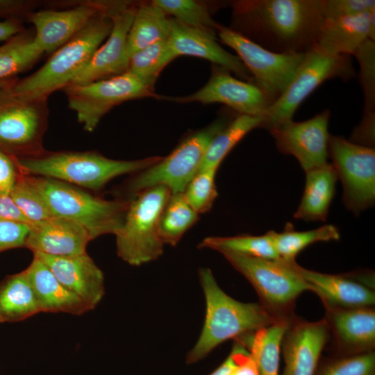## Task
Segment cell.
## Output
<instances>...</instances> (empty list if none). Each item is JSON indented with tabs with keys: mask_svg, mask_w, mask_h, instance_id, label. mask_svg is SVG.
Instances as JSON below:
<instances>
[{
	"mask_svg": "<svg viewBox=\"0 0 375 375\" xmlns=\"http://www.w3.org/2000/svg\"><path fill=\"white\" fill-rule=\"evenodd\" d=\"M323 0H249L232 3L241 35L278 53H304L324 20Z\"/></svg>",
	"mask_w": 375,
	"mask_h": 375,
	"instance_id": "cell-1",
	"label": "cell"
},
{
	"mask_svg": "<svg viewBox=\"0 0 375 375\" xmlns=\"http://www.w3.org/2000/svg\"><path fill=\"white\" fill-rule=\"evenodd\" d=\"M206 312L201 333L187 356V363H194L206 356L226 340H240L278 321L259 303H244L234 299L217 284L208 268L199 270Z\"/></svg>",
	"mask_w": 375,
	"mask_h": 375,
	"instance_id": "cell-2",
	"label": "cell"
},
{
	"mask_svg": "<svg viewBox=\"0 0 375 375\" xmlns=\"http://www.w3.org/2000/svg\"><path fill=\"white\" fill-rule=\"evenodd\" d=\"M112 26L111 19L103 7L101 13L51 54L40 69L24 78H17L7 92L26 99H48L51 94L67 86L87 65L109 35Z\"/></svg>",
	"mask_w": 375,
	"mask_h": 375,
	"instance_id": "cell-3",
	"label": "cell"
},
{
	"mask_svg": "<svg viewBox=\"0 0 375 375\" xmlns=\"http://www.w3.org/2000/svg\"><path fill=\"white\" fill-rule=\"evenodd\" d=\"M15 158L24 174L53 178L98 190L112 178L140 172L158 162L162 157L123 160L110 159L94 151H46L37 157Z\"/></svg>",
	"mask_w": 375,
	"mask_h": 375,
	"instance_id": "cell-4",
	"label": "cell"
},
{
	"mask_svg": "<svg viewBox=\"0 0 375 375\" xmlns=\"http://www.w3.org/2000/svg\"><path fill=\"white\" fill-rule=\"evenodd\" d=\"M27 176L54 217L80 224L92 240L105 234L115 235L122 227L129 202L106 200L58 180Z\"/></svg>",
	"mask_w": 375,
	"mask_h": 375,
	"instance_id": "cell-5",
	"label": "cell"
},
{
	"mask_svg": "<svg viewBox=\"0 0 375 375\" xmlns=\"http://www.w3.org/2000/svg\"><path fill=\"white\" fill-rule=\"evenodd\" d=\"M252 285L260 303L279 320L295 315V301L308 286L298 270V264L231 252L221 253Z\"/></svg>",
	"mask_w": 375,
	"mask_h": 375,
	"instance_id": "cell-6",
	"label": "cell"
},
{
	"mask_svg": "<svg viewBox=\"0 0 375 375\" xmlns=\"http://www.w3.org/2000/svg\"><path fill=\"white\" fill-rule=\"evenodd\" d=\"M171 194L168 188L156 186L136 194L129 202L123 224L115 234L117 254L129 265H141L162 253L159 220Z\"/></svg>",
	"mask_w": 375,
	"mask_h": 375,
	"instance_id": "cell-7",
	"label": "cell"
},
{
	"mask_svg": "<svg viewBox=\"0 0 375 375\" xmlns=\"http://www.w3.org/2000/svg\"><path fill=\"white\" fill-rule=\"evenodd\" d=\"M227 124L219 119L183 140L169 156L140 172L127 185L134 196L150 188L163 186L172 193H183L199 172L212 138Z\"/></svg>",
	"mask_w": 375,
	"mask_h": 375,
	"instance_id": "cell-8",
	"label": "cell"
},
{
	"mask_svg": "<svg viewBox=\"0 0 375 375\" xmlns=\"http://www.w3.org/2000/svg\"><path fill=\"white\" fill-rule=\"evenodd\" d=\"M354 70L348 56H330L311 48L281 95L266 110L260 127L269 131L292 120L299 105L324 81L351 78Z\"/></svg>",
	"mask_w": 375,
	"mask_h": 375,
	"instance_id": "cell-9",
	"label": "cell"
},
{
	"mask_svg": "<svg viewBox=\"0 0 375 375\" xmlns=\"http://www.w3.org/2000/svg\"><path fill=\"white\" fill-rule=\"evenodd\" d=\"M7 88L0 91V149L17 158L42 155L46 152L43 136L48 125L47 99L15 96Z\"/></svg>",
	"mask_w": 375,
	"mask_h": 375,
	"instance_id": "cell-10",
	"label": "cell"
},
{
	"mask_svg": "<svg viewBox=\"0 0 375 375\" xmlns=\"http://www.w3.org/2000/svg\"><path fill=\"white\" fill-rule=\"evenodd\" d=\"M62 90L69 108L74 110L83 128L93 131L102 117L124 101L154 97L153 88L129 72L82 85H69Z\"/></svg>",
	"mask_w": 375,
	"mask_h": 375,
	"instance_id": "cell-11",
	"label": "cell"
},
{
	"mask_svg": "<svg viewBox=\"0 0 375 375\" xmlns=\"http://www.w3.org/2000/svg\"><path fill=\"white\" fill-rule=\"evenodd\" d=\"M217 33L222 42L237 53L250 72L253 83L261 89L272 103L288 86L306 53H275L220 24Z\"/></svg>",
	"mask_w": 375,
	"mask_h": 375,
	"instance_id": "cell-12",
	"label": "cell"
},
{
	"mask_svg": "<svg viewBox=\"0 0 375 375\" xmlns=\"http://www.w3.org/2000/svg\"><path fill=\"white\" fill-rule=\"evenodd\" d=\"M328 157L343 186V202L354 214L375 201V149L330 135Z\"/></svg>",
	"mask_w": 375,
	"mask_h": 375,
	"instance_id": "cell-13",
	"label": "cell"
},
{
	"mask_svg": "<svg viewBox=\"0 0 375 375\" xmlns=\"http://www.w3.org/2000/svg\"><path fill=\"white\" fill-rule=\"evenodd\" d=\"M112 26L106 41L67 85H82L123 74L128 70L126 41L137 5L128 1H102ZM66 87V86H65Z\"/></svg>",
	"mask_w": 375,
	"mask_h": 375,
	"instance_id": "cell-14",
	"label": "cell"
},
{
	"mask_svg": "<svg viewBox=\"0 0 375 375\" xmlns=\"http://www.w3.org/2000/svg\"><path fill=\"white\" fill-rule=\"evenodd\" d=\"M329 117V110H325L308 120L292 119L269 132L279 151L295 157L306 172L328 162Z\"/></svg>",
	"mask_w": 375,
	"mask_h": 375,
	"instance_id": "cell-15",
	"label": "cell"
},
{
	"mask_svg": "<svg viewBox=\"0 0 375 375\" xmlns=\"http://www.w3.org/2000/svg\"><path fill=\"white\" fill-rule=\"evenodd\" d=\"M102 11L101 1H81L63 10H35L26 20L34 26V41L38 47L44 53L52 54Z\"/></svg>",
	"mask_w": 375,
	"mask_h": 375,
	"instance_id": "cell-16",
	"label": "cell"
},
{
	"mask_svg": "<svg viewBox=\"0 0 375 375\" xmlns=\"http://www.w3.org/2000/svg\"><path fill=\"white\" fill-rule=\"evenodd\" d=\"M178 103L199 102L225 104L240 115L263 117L272 103L269 98L251 82L238 80L219 67L207 83L198 91L183 97H166Z\"/></svg>",
	"mask_w": 375,
	"mask_h": 375,
	"instance_id": "cell-17",
	"label": "cell"
},
{
	"mask_svg": "<svg viewBox=\"0 0 375 375\" xmlns=\"http://www.w3.org/2000/svg\"><path fill=\"white\" fill-rule=\"evenodd\" d=\"M298 270L308 286L315 293L326 310L374 307V281L366 274H329L305 269L298 265Z\"/></svg>",
	"mask_w": 375,
	"mask_h": 375,
	"instance_id": "cell-18",
	"label": "cell"
},
{
	"mask_svg": "<svg viewBox=\"0 0 375 375\" xmlns=\"http://www.w3.org/2000/svg\"><path fill=\"white\" fill-rule=\"evenodd\" d=\"M328 338L324 319L308 322L294 316L281 341L284 369L281 375H314Z\"/></svg>",
	"mask_w": 375,
	"mask_h": 375,
	"instance_id": "cell-19",
	"label": "cell"
},
{
	"mask_svg": "<svg viewBox=\"0 0 375 375\" xmlns=\"http://www.w3.org/2000/svg\"><path fill=\"white\" fill-rule=\"evenodd\" d=\"M333 356H349L375 349V309L363 307L326 310L324 317Z\"/></svg>",
	"mask_w": 375,
	"mask_h": 375,
	"instance_id": "cell-20",
	"label": "cell"
},
{
	"mask_svg": "<svg viewBox=\"0 0 375 375\" xmlns=\"http://www.w3.org/2000/svg\"><path fill=\"white\" fill-rule=\"evenodd\" d=\"M67 289L93 309L105 294L104 276L87 253L73 256H52L33 253Z\"/></svg>",
	"mask_w": 375,
	"mask_h": 375,
	"instance_id": "cell-21",
	"label": "cell"
},
{
	"mask_svg": "<svg viewBox=\"0 0 375 375\" xmlns=\"http://www.w3.org/2000/svg\"><path fill=\"white\" fill-rule=\"evenodd\" d=\"M92 238L88 231L69 219L53 217L30 226L25 247L33 253L52 256L84 254Z\"/></svg>",
	"mask_w": 375,
	"mask_h": 375,
	"instance_id": "cell-22",
	"label": "cell"
},
{
	"mask_svg": "<svg viewBox=\"0 0 375 375\" xmlns=\"http://www.w3.org/2000/svg\"><path fill=\"white\" fill-rule=\"evenodd\" d=\"M368 39L375 42V8L356 15L324 19L312 48L330 56H349Z\"/></svg>",
	"mask_w": 375,
	"mask_h": 375,
	"instance_id": "cell-23",
	"label": "cell"
},
{
	"mask_svg": "<svg viewBox=\"0 0 375 375\" xmlns=\"http://www.w3.org/2000/svg\"><path fill=\"white\" fill-rule=\"evenodd\" d=\"M170 24L168 42L177 57L185 55L206 59L253 83L250 72L240 59L222 48L216 42L215 36L185 26L172 18Z\"/></svg>",
	"mask_w": 375,
	"mask_h": 375,
	"instance_id": "cell-24",
	"label": "cell"
},
{
	"mask_svg": "<svg viewBox=\"0 0 375 375\" xmlns=\"http://www.w3.org/2000/svg\"><path fill=\"white\" fill-rule=\"evenodd\" d=\"M35 292L41 312L82 315L93 308L65 287L51 270L33 257L24 270Z\"/></svg>",
	"mask_w": 375,
	"mask_h": 375,
	"instance_id": "cell-25",
	"label": "cell"
},
{
	"mask_svg": "<svg viewBox=\"0 0 375 375\" xmlns=\"http://www.w3.org/2000/svg\"><path fill=\"white\" fill-rule=\"evenodd\" d=\"M337 179L336 171L329 162L306 172L303 194L294 217L325 222L335 193Z\"/></svg>",
	"mask_w": 375,
	"mask_h": 375,
	"instance_id": "cell-26",
	"label": "cell"
},
{
	"mask_svg": "<svg viewBox=\"0 0 375 375\" xmlns=\"http://www.w3.org/2000/svg\"><path fill=\"white\" fill-rule=\"evenodd\" d=\"M40 312L31 283L24 271L0 283V322L25 320Z\"/></svg>",
	"mask_w": 375,
	"mask_h": 375,
	"instance_id": "cell-27",
	"label": "cell"
},
{
	"mask_svg": "<svg viewBox=\"0 0 375 375\" xmlns=\"http://www.w3.org/2000/svg\"><path fill=\"white\" fill-rule=\"evenodd\" d=\"M170 30V18L153 1L137 6L127 36L128 56L156 42L168 40Z\"/></svg>",
	"mask_w": 375,
	"mask_h": 375,
	"instance_id": "cell-28",
	"label": "cell"
},
{
	"mask_svg": "<svg viewBox=\"0 0 375 375\" xmlns=\"http://www.w3.org/2000/svg\"><path fill=\"white\" fill-rule=\"evenodd\" d=\"M290 320L278 321L235 340L248 349L259 375H278L281 341Z\"/></svg>",
	"mask_w": 375,
	"mask_h": 375,
	"instance_id": "cell-29",
	"label": "cell"
},
{
	"mask_svg": "<svg viewBox=\"0 0 375 375\" xmlns=\"http://www.w3.org/2000/svg\"><path fill=\"white\" fill-rule=\"evenodd\" d=\"M43 54L34 41V31L25 30L12 36L0 46V80L30 69Z\"/></svg>",
	"mask_w": 375,
	"mask_h": 375,
	"instance_id": "cell-30",
	"label": "cell"
},
{
	"mask_svg": "<svg viewBox=\"0 0 375 375\" xmlns=\"http://www.w3.org/2000/svg\"><path fill=\"white\" fill-rule=\"evenodd\" d=\"M269 233L279 258L289 263L295 262L297 256L312 244L338 240L340 238L338 228L332 224L312 230L297 231L289 223L282 232L269 231Z\"/></svg>",
	"mask_w": 375,
	"mask_h": 375,
	"instance_id": "cell-31",
	"label": "cell"
},
{
	"mask_svg": "<svg viewBox=\"0 0 375 375\" xmlns=\"http://www.w3.org/2000/svg\"><path fill=\"white\" fill-rule=\"evenodd\" d=\"M262 117L239 115L210 141L200 169H218L231 150L251 130L260 127Z\"/></svg>",
	"mask_w": 375,
	"mask_h": 375,
	"instance_id": "cell-32",
	"label": "cell"
},
{
	"mask_svg": "<svg viewBox=\"0 0 375 375\" xmlns=\"http://www.w3.org/2000/svg\"><path fill=\"white\" fill-rule=\"evenodd\" d=\"M199 214L187 201L183 192L171 194L159 220L163 244L175 246L198 220Z\"/></svg>",
	"mask_w": 375,
	"mask_h": 375,
	"instance_id": "cell-33",
	"label": "cell"
},
{
	"mask_svg": "<svg viewBox=\"0 0 375 375\" xmlns=\"http://www.w3.org/2000/svg\"><path fill=\"white\" fill-rule=\"evenodd\" d=\"M222 252L262 258L280 259L272 243L269 231L262 235H242L232 237H208L198 246Z\"/></svg>",
	"mask_w": 375,
	"mask_h": 375,
	"instance_id": "cell-34",
	"label": "cell"
},
{
	"mask_svg": "<svg viewBox=\"0 0 375 375\" xmlns=\"http://www.w3.org/2000/svg\"><path fill=\"white\" fill-rule=\"evenodd\" d=\"M176 58L168 40L160 41L131 55L127 71L153 88L161 71Z\"/></svg>",
	"mask_w": 375,
	"mask_h": 375,
	"instance_id": "cell-35",
	"label": "cell"
},
{
	"mask_svg": "<svg viewBox=\"0 0 375 375\" xmlns=\"http://www.w3.org/2000/svg\"><path fill=\"white\" fill-rule=\"evenodd\" d=\"M353 55L359 62L365 97L363 118L358 128L365 134H372L375 117V42L367 40Z\"/></svg>",
	"mask_w": 375,
	"mask_h": 375,
	"instance_id": "cell-36",
	"label": "cell"
},
{
	"mask_svg": "<svg viewBox=\"0 0 375 375\" xmlns=\"http://www.w3.org/2000/svg\"><path fill=\"white\" fill-rule=\"evenodd\" d=\"M153 2L178 22L216 36L218 24L207 6L194 0H155Z\"/></svg>",
	"mask_w": 375,
	"mask_h": 375,
	"instance_id": "cell-37",
	"label": "cell"
},
{
	"mask_svg": "<svg viewBox=\"0 0 375 375\" xmlns=\"http://www.w3.org/2000/svg\"><path fill=\"white\" fill-rule=\"evenodd\" d=\"M9 194L28 220L30 226L54 217L26 174L19 176Z\"/></svg>",
	"mask_w": 375,
	"mask_h": 375,
	"instance_id": "cell-38",
	"label": "cell"
},
{
	"mask_svg": "<svg viewBox=\"0 0 375 375\" xmlns=\"http://www.w3.org/2000/svg\"><path fill=\"white\" fill-rule=\"evenodd\" d=\"M314 375H375V351L321 357Z\"/></svg>",
	"mask_w": 375,
	"mask_h": 375,
	"instance_id": "cell-39",
	"label": "cell"
},
{
	"mask_svg": "<svg viewBox=\"0 0 375 375\" xmlns=\"http://www.w3.org/2000/svg\"><path fill=\"white\" fill-rule=\"evenodd\" d=\"M218 169H200L183 192L191 207L199 214L210 210L217 197L215 176Z\"/></svg>",
	"mask_w": 375,
	"mask_h": 375,
	"instance_id": "cell-40",
	"label": "cell"
},
{
	"mask_svg": "<svg viewBox=\"0 0 375 375\" xmlns=\"http://www.w3.org/2000/svg\"><path fill=\"white\" fill-rule=\"evenodd\" d=\"M375 8L374 0H323L324 19L353 16Z\"/></svg>",
	"mask_w": 375,
	"mask_h": 375,
	"instance_id": "cell-41",
	"label": "cell"
},
{
	"mask_svg": "<svg viewBox=\"0 0 375 375\" xmlns=\"http://www.w3.org/2000/svg\"><path fill=\"white\" fill-rule=\"evenodd\" d=\"M30 231L27 224L0 222V252L19 247H25Z\"/></svg>",
	"mask_w": 375,
	"mask_h": 375,
	"instance_id": "cell-42",
	"label": "cell"
},
{
	"mask_svg": "<svg viewBox=\"0 0 375 375\" xmlns=\"http://www.w3.org/2000/svg\"><path fill=\"white\" fill-rule=\"evenodd\" d=\"M22 174L16 158L0 149V195L9 194Z\"/></svg>",
	"mask_w": 375,
	"mask_h": 375,
	"instance_id": "cell-43",
	"label": "cell"
},
{
	"mask_svg": "<svg viewBox=\"0 0 375 375\" xmlns=\"http://www.w3.org/2000/svg\"><path fill=\"white\" fill-rule=\"evenodd\" d=\"M40 3L32 0H0V18L22 21Z\"/></svg>",
	"mask_w": 375,
	"mask_h": 375,
	"instance_id": "cell-44",
	"label": "cell"
},
{
	"mask_svg": "<svg viewBox=\"0 0 375 375\" xmlns=\"http://www.w3.org/2000/svg\"><path fill=\"white\" fill-rule=\"evenodd\" d=\"M0 222L27 224L30 223L10 194L0 195Z\"/></svg>",
	"mask_w": 375,
	"mask_h": 375,
	"instance_id": "cell-45",
	"label": "cell"
},
{
	"mask_svg": "<svg viewBox=\"0 0 375 375\" xmlns=\"http://www.w3.org/2000/svg\"><path fill=\"white\" fill-rule=\"evenodd\" d=\"M248 353V349L242 343L235 341L227 358L210 375H228L233 367Z\"/></svg>",
	"mask_w": 375,
	"mask_h": 375,
	"instance_id": "cell-46",
	"label": "cell"
},
{
	"mask_svg": "<svg viewBox=\"0 0 375 375\" xmlns=\"http://www.w3.org/2000/svg\"><path fill=\"white\" fill-rule=\"evenodd\" d=\"M228 375H259L256 362L249 351L233 367Z\"/></svg>",
	"mask_w": 375,
	"mask_h": 375,
	"instance_id": "cell-47",
	"label": "cell"
},
{
	"mask_svg": "<svg viewBox=\"0 0 375 375\" xmlns=\"http://www.w3.org/2000/svg\"><path fill=\"white\" fill-rule=\"evenodd\" d=\"M25 30L22 21L7 19L0 22V42L6 41Z\"/></svg>",
	"mask_w": 375,
	"mask_h": 375,
	"instance_id": "cell-48",
	"label": "cell"
},
{
	"mask_svg": "<svg viewBox=\"0 0 375 375\" xmlns=\"http://www.w3.org/2000/svg\"><path fill=\"white\" fill-rule=\"evenodd\" d=\"M16 79L17 78L15 77V78H8V79L0 80V91L10 86Z\"/></svg>",
	"mask_w": 375,
	"mask_h": 375,
	"instance_id": "cell-49",
	"label": "cell"
}]
</instances>
